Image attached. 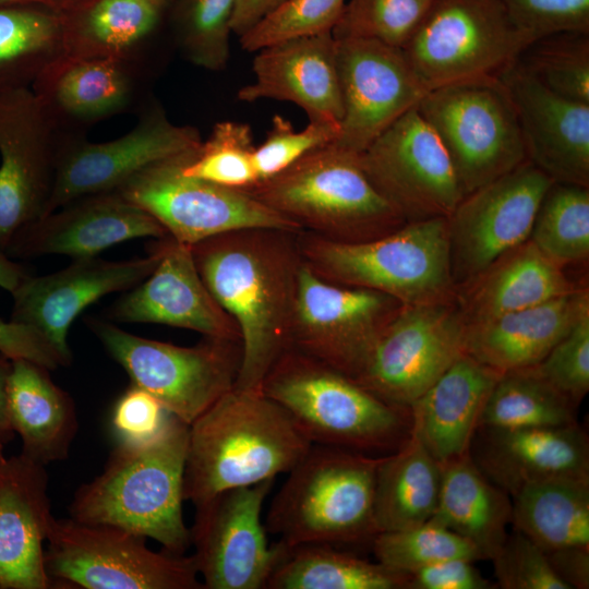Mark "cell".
Masks as SVG:
<instances>
[{
  "label": "cell",
  "mask_w": 589,
  "mask_h": 589,
  "mask_svg": "<svg viewBox=\"0 0 589 589\" xmlns=\"http://www.w3.org/2000/svg\"><path fill=\"white\" fill-rule=\"evenodd\" d=\"M297 236L251 228L191 245L204 284L240 333L237 388L261 389L271 366L289 347L302 264Z\"/></svg>",
  "instance_id": "6da1fadb"
},
{
  "label": "cell",
  "mask_w": 589,
  "mask_h": 589,
  "mask_svg": "<svg viewBox=\"0 0 589 589\" xmlns=\"http://www.w3.org/2000/svg\"><path fill=\"white\" fill-rule=\"evenodd\" d=\"M311 445L262 389L233 387L189 425L183 500L196 508L225 491L275 480Z\"/></svg>",
  "instance_id": "7a4b0ae2"
},
{
  "label": "cell",
  "mask_w": 589,
  "mask_h": 589,
  "mask_svg": "<svg viewBox=\"0 0 589 589\" xmlns=\"http://www.w3.org/2000/svg\"><path fill=\"white\" fill-rule=\"evenodd\" d=\"M189 425L170 414L163 431L142 443H118L103 472L81 485L70 517L152 538L183 555L191 532L182 514Z\"/></svg>",
  "instance_id": "3957f363"
},
{
  "label": "cell",
  "mask_w": 589,
  "mask_h": 589,
  "mask_svg": "<svg viewBox=\"0 0 589 589\" xmlns=\"http://www.w3.org/2000/svg\"><path fill=\"white\" fill-rule=\"evenodd\" d=\"M261 389L287 410L312 444L383 456L411 436L409 408L384 401L290 347L273 363Z\"/></svg>",
  "instance_id": "277c9868"
},
{
  "label": "cell",
  "mask_w": 589,
  "mask_h": 589,
  "mask_svg": "<svg viewBox=\"0 0 589 589\" xmlns=\"http://www.w3.org/2000/svg\"><path fill=\"white\" fill-rule=\"evenodd\" d=\"M372 456L312 444L274 496L265 529L285 546L372 542L377 465Z\"/></svg>",
  "instance_id": "5b68a950"
},
{
  "label": "cell",
  "mask_w": 589,
  "mask_h": 589,
  "mask_svg": "<svg viewBox=\"0 0 589 589\" xmlns=\"http://www.w3.org/2000/svg\"><path fill=\"white\" fill-rule=\"evenodd\" d=\"M244 191L301 231L337 242L372 240L407 223L370 181L358 154L333 143Z\"/></svg>",
  "instance_id": "8992f818"
},
{
  "label": "cell",
  "mask_w": 589,
  "mask_h": 589,
  "mask_svg": "<svg viewBox=\"0 0 589 589\" xmlns=\"http://www.w3.org/2000/svg\"><path fill=\"white\" fill-rule=\"evenodd\" d=\"M303 262L322 279L375 290L404 305L455 300L447 217L407 221L362 242L298 232Z\"/></svg>",
  "instance_id": "52a82bcc"
},
{
  "label": "cell",
  "mask_w": 589,
  "mask_h": 589,
  "mask_svg": "<svg viewBox=\"0 0 589 589\" xmlns=\"http://www.w3.org/2000/svg\"><path fill=\"white\" fill-rule=\"evenodd\" d=\"M86 324L132 384L188 425L236 385L241 341L204 337L182 347L128 333L111 321L88 317Z\"/></svg>",
  "instance_id": "ba28073f"
},
{
  "label": "cell",
  "mask_w": 589,
  "mask_h": 589,
  "mask_svg": "<svg viewBox=\"0 0 589 589\" xmlns=\"http://www.w3.org/2000/svg\"><path fill=\"white\" fill-rule=\"evenodd\" d=\"M526 48L500 0H434L401 50L429 92L497 80Z\"/></svg>",
  "instance_id": "9c48e42d"
},
{
  "label": "cell",
  "mask_w": 589,
  "mask_h": 589,
  "mask_svg": "<svg viewBox=\"0 0 589 589\" xmlns=\"http://www.w3.org/2000/svg\"><path fill=\"white\" fill-rule=\"evenodd\" d=\"M46 541L56 588L204 589L192 555L154 552L144 537L119 527L53 518Z\"/></svg>",
  "instance_id": "30bf717a"
},
{
  "label": "cell",
  "mask_w": 589,
  "mask_h": 589,
  "mask_svg": "<svg viewBox=\"0 0 589 589\" xmlns=\"http://www.w3.org/2000/svg\"><path fill=\"white\" fill-rule=\"evenodd\" d=\"M417 108L445 146L464 195L528 160L501 79L429 91Z\"/></svg>",
  "instance_id": "8fae6325"
},
{
  "label": "cell",
  "mask_w": 589,
  "mask_h": 589,
  "mask_svg": "<svg viewBox=\"0 0 589 589\" xmlns=\"http://www.w3.org/2000/svg\"><path fill=\"white\" fill-rule=\"evenodd\" d=\"M190 151L145 168L115 192L154 217L169 237L189 245L240 229L301 231L244 190L184 175Z\"/></svg>",
  "instance_id": "7c38bea8"
},
{
  "label": "cell",
  "mask_w": 589,
  "mask_h": 589,
  "mask_svg": "<svg viewBox=\"0 0 589 589\" xmlns=\"http://www.w3.org/2000/svg\"><path fill=\"white\" fill-rule=\"evenodd\" d=\"M402 305L375 290L326 281L302 260L289 347L357 380Z\"/></svg>",
  "instance_id": "4fadbf2b"
},
{
  "label": "cell",
  "mask_w": 589,
  "mask_h": 589,
  "mask_svg": "<svg viewBox=\"0 0 589 589\" xmlns=\"http://www.w3.org/2000/svg\"><path fill=\"white\" fill-rule=\"evenodd\" d=\"M466 325L455 300L402 305L354 381L384 401L409 408L465 353Z\"/></svg>",
  "instance_id": "5bb4252c"
},
{
  "label": "cell",
  "mask_w": 589,
  "mask_h": 589,
  "mask_svg": "<svg viewBox=\"0 0 589 589\" xmlns=\"http://www.w3.org/2000/svg\"><path fill=\"white\" fill-rule=\"evenodd\" d=\"M358 156L370 181L406 221L448 217L465 196L445 146L417 107Z\"/></svg>",
  "instance_id": "9a60e30c"
},
{
  "label": "cell",
  "mask_w": 589,
  "mask_h": 589,
  "mask_svg": "<svg viewBox=\"0 0 589 589\" xmlns=\"http://www.w3.org/2000/svg\"><path fill=\"white\" fill-rule=\"evenodd\" d=\"M64 134L31 87L0 88V251L44 215Z\"/></svg>",
  "instance_id": "2e32d148"
},
{
  "label": "cell",
  "mask_w": 589,
  "mask_h": 589,
  "mask_svg": "<svg viewBox=\"0 0 589 589\" xmlns=\"http://www.w3.org/2000/svg\"><path fill=\"white\" fill-rule=\"evenodd\" d=\"M200 132L170 121L157 103L148 101L124 135L89 142L86 134H64L51 196L43 216L77 197L115 192L145 168L197 147ZM41 216V217H43Z\"/></svg>",
  "instance_id": "e0dca14e"
},
{
  "label": "cell",
  "mask_w": 589,
  "mask_h": 589,
  "mask_svg": "<svg viewBox=\"0 0 589 589\" xmlns=\"http://www.w3.org/2000/svg\"><path fill=\"white\" fill-rule=\"evenodd\" d=\"M275 480L235 488L195 508L192 554L204 589H263L280 554L268 545L262 509Z\"/></svg>",
  "instance_id": "ac0fdd59"
},
{
  "label": "cell",
  "mask_w": 589,
  "mask_h": 589,
  "mask_svg": "<svg viewBox=\"0 0 589 589\" xmlns=\"http://www.w3.org/2000/svg\"><path fill=\"white\" fill-rule=\"evenodd\" d=\"M554 181L529 160L465 195L447 217L455 287L527 241Z\"/></svg>",
  "instance_id": "d6986e66"
},
{
  "label": "cell",
  "mask_w": 589,
  "mask_h": 589,
  "mask_svg": "<svg viewBox=\"0 0 589 589\" xmlns=\"http://www.w3.org/2000/svg\"><path fill=\"white\" fill-rule=\"evenodd\" d=\"M335 40L344 110L333 144L360 154L428 91L400 48L365 38Z\"/></svg>",
  "instance_id": "ffe728a7"
},
{
  "label": "cell",
  "mask_w": 589,
  "mask_h": 589,
  "mask_svg": "<svg viewBox=\"0 0 589 589\" xmlns=\"http://www.w3.org/2000/svg\"><path fill=\"white\" fill-rule=\"evenodd\" d=\"M158 260L159 254L151 248L144 257L123 261L81 257L55 273L28 275L11 292L10 320L35 327L72 360L68 333L73 321L103 297L140 284L154 271Z\"/></svg>",
  "instance_id": "44dd1931"
},
{
  "label": "cell",
  "mask_w": 589,
  "mask_h": 589,
  "mask_svg": "<svg viewBox=\"0 0 589 589\" xmlns=\"http://www.w3.org/2000/svg\"><path fill=\"white\" fill-rule=\"evenodd\" d=\"M156 240L152 245L159 254L156 267L113 302L108 317L119 323L163 324L204 337L241 341L236 323L204 284L191 245L168 235Z\"/></svg>",
  "instance_id": "7402d4cb"
},
{
  "label": "cell",
  "mask_w": 589,
  "mask_h": 589,
  "mask_svg": "<svg viewBox=\"0 0 589 589\" xmlns=\"http://www.w3.org/2000/svg\"><path fill=\"white\" fill-rule=\"evenodd\" d=\"M146 73V67L118 58L65 55L31 88L61 132L86 134L94 124L147 103Z\"/></svg>",
  "instance_id": "603a6c76"
},
{
  "label": "cell",
  "mask_w": 589,
  "mask_h": 589,
  "mask_svg": "<svg viewBox=\"0 0 589 589\" xmlns=\"http://www.w3.org/2000/svg\"><path fill=\"white\" fill-rule=\"evenodd\" d=\"M165 236V228L144 209L118 192H104L72 200L27 225L5 254L13 260L53 254L74 260L97 256L128 240Z\"/></svg>",
  "instance_id": "cb8c5ba5"
},
{
  "label": "cell",
  "mask_w": 589,
  "mask_h": 589,
  "mask_svg": "<svg viewBox=\"0 0 589 589\" xmlns=\"http://www.w3.org/2000/svg\"><path fill=\"white\" fill-rule=\"evenodd\" d=\"M500 79L515 109L527 159L554 182L589 188V104L550 91L518 59Z\"/></svg>",
  "instance_id": "d4e9b609"
},
{
  "label": "cell",
  "mask_w": 589,
  "mask_h": 589,
  "mask_svg": "<svg viewBox=\"0 0 589 589\" xmlns=\"http://www.w3.org/2000/svg\"><path fill=\"white\" fill-rule=\"evenodd\" d=\"M469 455L509 496L530 483L589 479V441L578 422L521 429L479 426Z\"/></svg>",
  "instance_id": "484cf974"
},
{
  "label": "cell",
  "mask_w": 589,
  "mask_h": 589,
  "mask_svg": "<svg viewBox=\"0 0 589 589\" xmlns=\"http://www.w3.org/2000/svg\"><path fill=\"white\" fill-rule=\"evenodd\" d=\"M253 81L242 86L241 101H289L300 107L309 121L340 128V93L336 40L330 32L279 41L256 51Z\"/></svg>",
  "instance_id": "4316f807"
},
{
  "label": "cell",
  "mask_w": 589,
  "mask_h": 589,
  "mask_svg": "<svg viewBox=\"0 0 589 589\" xmlns=\"http://www.w3.org/2000/svg\"><path fill=\"white\" fill-rule=\"evenodd\" d=\"M51 515L45 466L22 453L0 464V589L53 587L44 542Z\"/></svg>",
  "instance_id": "83f0119b"
},
{
  "label": "cell",
  "mask_w": 589,
  "mask_h": 589,
  "mask_svg": "<svg viewBox=\"0 0 589 589\" xmlns=\"http://www.w3.org/2000/svg\"><path fill=\"white\" fill-rule=\"evenodd\" d=\"M589 310L588 289L534 306L466 323L465 353L503 374L541 362Z\"/></svg>",
  "instance_id": "f1b7e54d"
},
{
  "label": "cell",
  "mask_w": 589,
  "mask_h": 589,
  "mask_svg": "<svg viewBox=\"0 0 589 589\" xmlns=\"http://www.w3.org/2000/svg\"><path fill=\"white\" fill-rule=\"evenodd\" d=\"M501 373L462 353L410 406L411 435L440 462L469 453Z\"/></svg>",
  "instance_id": "f546056e"
},
{
  "label": "cell",
  "mask_w": 589,
  "mask_h": 589,
  "mask_svg": "<svg viewBox=\"0 0 589 589\" xmlns=\"http://www.w3.org/2000/svg\"><path fill=\"white\" fill-rule=\"evenodd\" d=\"M578 288L560 266L528 239L456 287L466 323L534 306Z\"/></svg>",
  "instance_id": "4dcf8cb0"
},
{
  "label": "cell",
  "mask_w": 589,
  "mask_h": 589,
  "mask_svg": "<svg viewBox=\"0 0 589 589\" xmlns=\"http://www.w3.org/2000/svg\"><path fill=\"white\" fill-rule=\"evenodd\" d=\"M47 368L25 359L11 360L8 408L22 454L46 466L68 457L77 430L75 405L50 377Z\"/></svg>",
  "instance_id": "1f68e13d"
},
{
  "label": "cell",
  "mask_w": 589,
  "mask_h": 589,
  "mask_svg": "<svg viewBox=\"0 0 589 589\" xmlns=\"http://www.w3.org/2000/svg\"><path fill=\"white\" fill-rule=\"evenodd\" d=\"M173 0H77L63 10L68 55L147 68L149 45Z\"/></svg>",
  "instance_id": "d6a6232c"
},
{
  "label": "cell",
  "mask_w": 589,
  "mask_h": 589,
  "mask_svg": "<svg viewBox=\"0 0 589 589\" xmlns=\"http://www.w3.org/2000/svg\"><path fill=\"white\" fill-rule=\"evenodd\" d=\"M437 504L430 521L470 542L482 560H491L512 522L509 495L491 482L469 453L441 464Z\"/></svg>",
  "instance_id": "836d02e7"
},
{
  "label": "cell",
  "mask_w": 589,
  "mask_h": 589,
  "mask_svg": "<svg viewBox=\"0 0 589 589\" xmlns=\"http://www.w3.org/2000/svg\"><path fill=\"white\" fill-rule=\"evenodd\" d=\"M441 464L412 435L383 455L375 476L373 517L377 533L422 525L433 516Z\"/></svg>",
  "instance_id": "e575fe53"
},
{
  "label": "cell",
  "mask_w": 589,
  "mask_h": 589,
  "mask_svg": "<svg viewBox=\"0 0 589 589\" xmlns=\"http://www.w3.org/2000/svg\"><path fill=\"white\" fill-rule=\"evenodd\" d=\"M512 524L545 554L589 548V479L530 483L512 495Z\"/></svg>",
  "instance_id": "d590c367"
},
{
  "label": "cell",
  "mask_w": 589,
  "mask_h": 589,
  "mask_svg": "<svg viewBox=\"0 0 589 589\" xmlns=\"http://www.w3.org/2000/svg\"><path fill=\"white\" fill-rule=\"evenodd\" d=\"M68 55L63 10L31 2H0V88L32 87Z\"/></svg>",
  "instance_id": "8d00e7d4"
},
{
  "label": "cell",
  "mask_w": 589,
  "mask_h": 589,
  "mask_svg": "<svg viewBox=\"0 0 589 589\" xmlns=\"http://www.w3.org/2000/svg\"><path fill=\"white\" fill-rule=\"evenodd\" d=\"M280 545L281 554L266 589H406L408 575L337 546L322 543Z\"/></svg>",
  "instance_id": "74e56055"
},
{
  "label": "cell",
  "mask_w": 589,
  "mask_h": 589,
  "mask_svg": "<svg viewBox=\"0 0 589 589\" xmlns=\"http://www.w3.org/2000/svg\"><path fill=\"white\" fill-rule=\"evenodd\" d=\"M576 409L577 405L527 368L501 374L485 402L479 426L567 425L577 422Z\"/></svg>",
  "instance_id": "f35d334b"
},
{
  "label": "cell",
  "mask_w": 589,
  "mask_h": 589,
  "mask_svg": "<svg viewBox=\"0 0 589 589\" xmlns=\"http://www.w3.org/2000/svg\"><path fill=\"white\" fill-rule=\"evenodd\" d=\"M529 239L565 267L589 256V188L553 182L537 211Z\"/></svg>",
  "instance_id": "ab89813d"
},
{
  "label": "cell",
  "mask_w": 589,
  "mask_h": 589,
  "mask_svg": "<svg viewBox=\"0 0 589 589\" xmlns=\"http://www.w3.org/2000/svg\"><path fill=\"white\" fill-rule=\"evenodd\" d=\"M175 38L195 67L220 71L230 57L231 21L237 0H176Z\"/></svg>",
  "instance_id": "60d3db41"
},
{
  "label": "cell",
  "mask_w": 589,
  "mask_h": 589,
  "mask_svg": "<svg viewBox=\"0 0 589 589\" xmlns=\"http://www.w3.org/2000/svg\"><path fill=\"white\" fill-rule=\"evenodd\" d=\"M254 149L249 124L220 121L205 142L187 154L182 171L223 187L244 190L257 182Z\"/></svg>",
  "instance_id": "b9f144b4"
},
{
  "label": "cell",
  "mask_w": 589,
  "mask_h": 589,
  "mask_svg": "<svg viewBox=\"0 0 589 589\" xmlns=\"http://www.w3.org/2000/svg\"><path fill=\"white\" fill-rule=\"evenodd\" d=\"M518 62L550 91L589 104V33L540 38L521 52Z\"/></svg>",
  "instance_id": "7bdbcfd3"
},
{
  "label": "cell",
  "mask_w": 589,
  "mask_h": 589,
  "mask_svg": "<svg viewBox=\"0 0 589 589\" xmlns=\"http://www.w3.org/2000/svg\"><path fill=\"white\" fill-rule=\"evenodd\" d=\"M376 561L406 575L452 558L482 560L467 540L432 521L377 533L372 542Z\"/></svg>",
  "instance_id": "ee69618b"
},
{
  "label": "cell",
  "mask_w": 589,
  "mask_h": 589,
  "mask_svg": "<svg viewBox=\"0 0 589 589\" xmlns=\"http://www.w3.org/2000/svg\"><path fill=\"white\" fill-rule=\"evenodd\" d=\"M434 0H348L332 34L365 38L402 49Z\"/></svg>",
  "instance_id": "f6af8a7d"
},
{
  "label": "cell",
  "mask_w": 589,
  "mask_h": 589,
  "mask_svg": "<svg viewBox=\"0 0 589 589\" xmlns=\"http://www.w3.org/2000/svg\"><path fill=\"white\" fill-rule=\"evenodd\" d=\"M347 0H285L239 37L243 50L256 52L291 38L333 32Z\"/></svg>",
  "instance_id": "bcb514c9"
},
{
  "label": "cell",
  "mask_w": 589,
  "mask_h": 589,
  "mask_svg": "<svg viewBox=\"0 0 589 589\" xmlns=\"http://www.w3.org/2000/svg\"><path fill=\"white\" fill-rule=\"evenodd\" d=\"M338 134L339 127L314 121L296 130L288 119L275 115L266 139L254 149L257 182L281 172L308 153L334 143Z\"/></svg>",
  "instance_id": "7dc6e473"
},
{
  "label": "cell",
  "mask_w": 589,
  "mask_h": 589,
  "mask_svg": "<svg viewBox=\"0 0 589 589\" xmlns=\"http://www.w3.org/2000/svg\"><path fill=\"white\" fill-rule=\"evenodd\" d=\"M530 369L578 406L589 390V310Z\"/></svg>",
  "instance_id": "c3c4849f"
},
{
  "label": "cell",
  "mask_w": 589,
  "mask_h": 589,
  "mask_svg": "<svg viewBox=\"0 0 589 589\" xmlns=\"http://www.w3.org/2000/svg\"><path fill=\"white\" fill-rule=\"evenodd\" d=\"M527 47L558 33H589V0H500Z\"/></svg>",
  "instance_id": "681fc988"
},
{
  "label": "cell",
  "mask_w": 589,
  "mask_h": 589,
  "mask_svg": "<svg viewBox=\"0 0 589 589\" xmlns=\"http://www.w3.org/2000/svg\"><path fill=\"white\" fill-rule=\"evenodd\" d=\"M491 561L500 588L570 589L553 570L545 553L518 530L507 534Z\"/></svg>",
  "instance_id": "f907efd6"
},
{
  "label": "cell",
  "mask_w": 589,
  "mask_h": 589,
  "mask_svg": "<svg viewBox=\"0 0 589 589\" xmlns=\"http://www.w3.org/2000/svg\"><path fill=\"white\" fill-rule=\"evenodd\" d=\"M170 414L155 396L132 384L118 399L111 425L118 443H142L157 436Z\"/></svg>",
  "instance_id": "816d5d0a"
},
{
  "label": "cell",
  "mask_w": 589,
  "mask_h": 589,
  "mask_svg": "<svg viewBox=\"0 0 589 589\" xmlns=\"http://www.w3.org/2000/svg\"><path fill=\"white\" fill-rule=\"evenodd\" d=\"M0 353L10 360L36 362L50 371L71 363L41 332L12 320L0 318Z\"/></svg>",
  "instance_id": "f5cc1de1"
},
{
  "label": "cell",
  "mask_w": 589,
  "mask_h": 589,
  "mask_svg": "<svg viewBox=\"0 0 589 589\" xmlns=\"http://www.w3.org/2000/svg\"><path fill=\"white\" fill-rule=\"evenodd\" d=\"M472 561L452 558L408 574L406 589H493Z\"/></svg>",
  "instance_id": "db71d44e"
},
{
  "label": "cell",
  "mask_w": 589,
  "mask_h": 589,
  "mask_svg": "<svg viewBox=\"0 0 589 589\" xmlns=\"http://www.w3.org/2000/svg\"><path fill=\"white\" fill-rule=\"evenodd\" d=\"M556 575L570 589L589 588V548H570L545 554Z\"/></svg>",
  "instance_id": "11a10c76"
},
{
  "label": "cell",
  "mask_w": 589,
  "mask_h": 589,
  "mask_svg": "<svg viewBox=\"0 0 589 589\" xmlns=\"http://www.w3.org/2000/svg\"><path fill=\"white\" fill-rule=\"evenodd\" d=\"M284 1L285 0H237L231 21L232 33L238 37L242 36Z\"/></svg>",
  "instance_id": "9f6ffc18"
},
{
  "label": "cell",
  "mask_w": 589,
  "mask_h": 589,
  "mask_svg": "<svg viewBox=\"0 0 589 589\" xmlns=\"http://www.w3.org/2000/svg\"><path fill=\"white\" fill-rule=\"evenodd\" d=\"M10 370L11 360L0 353V442L4 445L14 435L8 408V380Z\"/></svg>",
  "instance_id": "6f0895ef"
},
{
  "label": "cell",
  "mask_w": 589,
  "mask_h": 589,
  "mask_svg": "<svg viewBox=\"0 0 589 589\" xmlns=\"http://www.w3.org/2000/svg\"><path fill=\"white\" fill-rule=\"evenodd\" d=\"M27 276L23 265L0 251V288L11 293Z\"/></svg>",
  "instance_id": "680465c9"
},
{
  "label": "cell",
  "mask_w": 589,
  "mask_h": 589,
  "mask_svg": "<svg viewBox=\"0 0 589 589\" xmlns=\"http://www.w3.org/2000/svg\"><path fill=\"white\" fill-rule=\"evenodd\" d=\"M77 0H0V2H31L49 5L59 10H67Z\"/></svg>",
  "instance_id": "91938a15"
},
{
  "label": "cell",
  "mask_w": 589,
  "mask_h": 589,
  "mask_svg": "<svg viewBox=\"0 0 589 589\" xmlns=\"http://www.w3.org/2000/svg\"><path fill=\"white\" fill-rule=\"evenodd\" d=\"M4 444L0 442V464L5 459L3 454Z\"/></svg>",
  "instance_id": "94428289"
}]
</instances>
